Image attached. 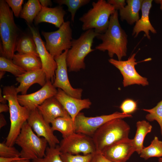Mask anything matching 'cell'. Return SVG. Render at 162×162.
Here are the masks:
<instances>
[{
	"label": "cell",
	"instance_id": "6da1fadb",
	"mask_svg": "<svg viewBox=\"0 0 162 162\" xmlns=\"http://www.w3.org/2000/svg\"><path fill=\"white\" fill-rule=\"evenodd\" d=\"M96 38L102 42L95 47V50L103 52L107 51L111 58L115 54L118 60H121L126 56L128 36L119 23L117 10L110 16L109 26L106 31L99 34Z\"/></svg>",
	"mask_w": 162,
	"mask_h": 162
},
{
	"label": "cell",
	"instance_id": "7a4b0ae2",
	"mask_svg": "<svg viewBox=\"0 0 162 162\" xmlns=\"http://www.w3.org/2000/svg\"><path fill=\"white\" fill-rule=\"evenodd\" d=\"M122 119L117 118L108 121L92 136L96 152L102 153L111 146L129 138L130 127Z\"/></svg>",
	"mask_w": 162,
	"mask_h": 162
},
{
	"label": "cell",
	"instance_id": "3957f363",
	"mask_svg": "<svg viewBox=\"0 0 162 162\" xmlns=\"http://www.w3.org/2000/svg\"><path fill=\"white\" fill-rule=\"evenodd\" d=\"M0 35L1 56L12 60L19 39V30L12 10L3 0L0 1Z\"/></svg>",
	"mask_w": 162,
	"mask_h": 162
},
{
	"label": "cell",
	"instance_id": "277c9868",
	"mask_svg": "<svg viewBox=\"0 0 162 162\" xmlns=\"http://www.w3.org/2000/svg\"><path fill=\"white\" fill-rule=\"evenodd\" d=\"M98 34L94 29H89L82 33L78 38L72 40L71 47L68 50L66 57L69 72H77L85 69V58L95 50L92 47L94 38Z\"/></svg>",
	"mask_w": 162,
	"mask_h": 162
},
{
	"label": "cell",
	"instance_id": "5b68a950",
	"mask_svg": "<svg viewBox=\"0 0 162 162\" xmlns=\"http://www.w3.org/2000/svg\"><path fill=\"white\" fill-rule=\"evenodd\" d=\"M92 7L79 19L82 23L83 31L94 29L99 34L104 33L108 28L111 15L116 10L105 0H98L92 3Z\"/></svg>",
	"mask_w": 162,
	"mask_h": 162
},
{
	"label": "cell",
	"instance_id": "8992f818",
	"mask_svg": "<svg viewBox=\"0 0 162 162\" xmlns=\"http://www.w3.org/2000/svg\"><path fill=\"white\" fill-rule=\"evenodd\" d=\"M17 93L14 89L6 91L4 93V98L8 102L9 108L10 127L6 138L5 143L9 146H14L24 124L27 122L30 111L21 105L17 99Z\"/></svg>",
	"mask_w": 162,
	"mask_h": 162
},
{
	"label": "cell",
	"instance_id": "52a82bcc",
	"mask_svg": "<svg viewBox=\"0 0 162 162\" xmlns=\"http://www.w3.org/2000/svg\"><path fill=\"white\" fill-rule=\"evenodd\" d=\"M15 144L21 148L20 157L32 160L45 156L48 143L45 139L34 133L27 122L22 126Z\"/></svg>",
	"mask_w": 162,
	"mask_h": 162
},
{
	"label": "cell",
	"instance_id": "ba28073f",
	"mask_svg": "<svg viewBox=\"0 0 162 162\" xmlns=\"http://www.w3.org/2000/svg\"><path fill=\"white\" fill-rule=\"evenodd\" d=\"M47 50L54 57L61 54L63 51L71 47L72 30L69 21L64 22L59 29L50 32H42Z\"/></svg>",
	"mask_w": 162,
	"mask_h": 162
},
{
	"label": "cell",
	"instance_id": "9c48e42d",
	"mask_svg": "<svg viewBox=\"0 0 162 162\" xmlns=\"http://www.w3.org/2000/svg\"><path fill=\"white\" fill-rule=\"evenodd\" d=\"M132 117L131 114L118 112L93 117L86 116L84 113L80 112L74 121V132L92 137L98 128L109 121L117 118Z\"/></svg>",
	"mask_w": 162,
	"mask_h": 162
},
{
	"label": "cell",
	"instance_id": "30bf717a",
	"mask_svg": "<svg viewBox=\"0 0 162 162\" xmlns=\"http://www.w3.org/2000/svg\"><path fill=\"white\" fill-rule=\"evenodd\" d=\"M59 146L62 153L72 155L92 154L96 152L95 146L92 137L74 132L63 138Z\"/></svg>",
	"mask_w": 162,
	"mask_h": 162
},
{
	"label": "cell",
	"instance_id": "8fae6325",
	"mask_svg": "<svg viewBox=\"0 0 162 162\" xmlns=\"http://www.w3.org/2000/svg\"><path fill=\"white\" fill-rule=\"evenodd\" d=\"M136 53L133 54L126 61L118 60L111 58L109 62L118 69L122 75L124 87L134 84L145 86L149 84L147 79L141 76L137 72L135 65L140 62H136Z\"/></svg>",
	"mask_w": 162,
	"mask_h": 162
},
{
	"label": "cell",
	"instance_id": "7c38bea8",
	"mask_svg": "<svg viewBox=\"0 0 162 162\" xmlns=\"http://www.w3.org/2000/svg\"><path fill=\"white\" fill-rule=\"evenodd\" d=\"M68 50L64 51L61 54L54 58L57 67L53 83L56 88L62 90L68 95L74 98L81 99L83 90L81 88H74L71 85L68 74V68L66 57Z\"/></svg>",
	"mask_w": 162,
	"mask_h": 162
},
{
	"label": "cell",
	"instance_id": "4fadbf2b",
	"mask_svg": "<svg viewBox=\"0 0 162 162\" xmlns=\"http://www.w3.org/2000/svg\"><path fill=\"white\" fill-rule=\"evenodd\" d=\"M32 34L38 53L42 65V69L45 72L46 80L53 83L57 65L54 58L47 50L45 43L42 39L37 29L30 25L27 24Z\"/></svg>",
	"mask_w": 162,
	"mask_h": 162
},
{
	"label": "cell",
	"instance_id": "5bb4252c",
	"mask_svg": "<svg viewBox=\"0 0 162 162\" xmlns=\"http://www.w3.org/2000/svg\"><path fill=\"white\" fill-rule=\"evenodd\" d=\"M57 90L50 80H46L45 84L38 91L32 93L19 95L17 99L20 104L26 107L30 112L37 109L46 99L54 97Z\"/></svg>",
	"mask_w": 162,
	"mask_h": 162
},
{
	"label": "cell",
	"instance_id": "9a60e30c",
	"mask_svg": "<svg viewBox=\"0 0 162 162\" xmlns=\"http://www.w3.org/2000/svg\"><path fill=\"white\" fill-rule=\"evenodd\" d=\"M27 122L38 136L46 140L50 147H55L60 143L50 124L45 121L37 109L30 112Z\"/></svg>",
	"mask_w": 162,
	"mask_h": 162
},
{
	"label": "cell",
	"instance_id": "2e32d148",
	"mask_svg": "<svg viewBox=\"0 0 162 162\" xmlns=\"http://www.w3.org/2000/svg\"><path fill=\"white\" fill-rule=\"evenodd\" d=\"M55 97L62 105L74 122L81 111L90 108L92 105V102L89 99H82L74 98L59 88H58Z\"/></svg>",
	"mask_w": 162,
	"mask_h": 162
},
{
	"label": "cell",
	"instance_id": "e0dca14e",
	"mask_svg": "<svg viewBox=\"0 0 162 162\" xmlns=\"http://www.w3.org/2000/svg\"><path fill=\"white\" fill-rule=\"evenodd\" d=\"M135 152L132 139H128L109 147L102 154L113 162H126Z\"/></svg>",
	"mask_w": 162,
	"mask_h": 162
},
{
	"label": "cell",
	"instance_id": "ac0fdd59",
	"mask_svg": "<svg viewBox=\"0 0 162 162\" xmlns=\"http://www.w3.org/2000/svg\"><path fill=\"white\" fill-rule=\"evenodd\" d=\"M37 109L45 121L50 124L58 117L70 116L55 96L46 99Z\"/></svg>",
	"mask_w": 162,
	"mask_h": 162
},
{
	"label": "cell",
	"instance_id": "d6986e66",
	"mask_svg": "<svg viewBox=\"0 0 162 162\" xmlns=\"http://www.w3.org/2000/svg\"><path fill=\"white\" fill-rule=\"evenodd\" d=\"M16 80L20 83L19 86L16 88V92L22 94H26L32 85L37 83L42 87L46 81V74L42 69L26 71L16 77Z\"/></svg>",
	"mask_w": 162,
	"mask_h": 162
},
{
	"label": "cell",
	"instance_id": "ffe728a7",
	"mask_svg": "<svg viewBox=\"0 0 162 162\" xmlns=\"http://www.w3.org/2000/svg\"><path fill=\"white\" fill-rule=\"evenodd\" d=\"M66 13L61 6L54 8L43 7L34 20L36 25L46 22L59 28L64 22V17Z\"/></svg>",
	"mask_w": 162,
	"mask_h": 162
},
{
	"label": "cell",
	"instance_id": "44dd1931",
	"mask_svg": "<svg viewBox=\"0 0 162 162\" xmlns=\"http://www.w3.org/2000/svg\"><path fill=\"white\" fill-rule=\"evenodd\" d=\"M152 0H143L141 10V17L136 22L134 26L132 35L134 38L137 37L142 31L145 32L146 36L148 39H150L149 32L153 34L157 33L156 30L152 26L149 19L150 10L152 5Z\"/></svg>",
	"mask_w": 162,
	"mask_h": 162
},
{
	"label": "cell",
	"instance_id": "7402d4cb",
	"mask_svg": "<svg viewBox=\"0 0 162 162\" xmlns=\"http://www.w3.org/2000/svg\"><path fill=\"white\" fill-rule=\"evenodd\" d=\"M142 0H127V5L119 10L122 21L126 20L130 25L136 22L139 19V12L141 9Z\"/></svg>",
	"mask_w": 162,
	"mask_h": 162
},
{
	"label": "cell",
	"instance_id": "603a6c76",
	"mask_svg": "<svg viewBox=\"0 0 162 162\" xmlns=\"http://www.w3.org/2000/svg\"><path fill=\"white\" fill-rule=\"evenodd\" d=\"M15 64L27 71L42 69V65L39 57L34 56L14 54L12 60Z\"/></svg>",
	"mask_w": 162,
	"mask_h": 162
},
{
	"label": "cell",
	"instance_id": "cb8c5ba5",
	"mask_svg": "<svg viewBox=\"0 0 162 162\" xmlns=\"http://www.w3.org/2000/svg\"><path fill=\"white\" fill-rule=\"evenodd\" d=\"M136 130L133 140V143L135 152L139 154L144 147L143 143L147 134L151 132L152 126L145 120L138 121L136 123Z\"/></svg>",
	"mask_w": 162,
	"mask_h": 162
},
{
	"label": "cell",
	"instance_id": "d4e9b609",
	"mask_svg": "<svg viewBox=\"0 0 162 162\" xmlns=\"http://www.w3.org/2000/svg\"><path fill=\"white\" fill-rule=\"evenodd\" d=\"M51 124L53 130L60 132L63 138L66 137L75 132L74 122L70 116L57 118Z\"/></svg>",
	"mask_w": 162,
	"mask_h": 162
},
{
	"label": "cell",
	"instance_id": "484cf974",
	"mask_svg": "<svg viewBox=\"0 0 162 162\" xmlns=\"http://www.w3.org/2000/svg\"><path fill=\"white\" fill-rule=\"evenodd\" d=\"M15 51L20 54L39 57L33 37L27 35H24L18 39L16 46Z\"/></svg>",
	"mask_w": 162,
	"mask_h": 162
},
{
	"label": "cell",
	"instance_id": "4316f807",
	"mask_svg": "<svg viewBox=\"0 0 162 162\" xmlns=\"http://www.w3.org/2000/svg\"><path fill=\"white\" fill-rule=\"evenodd\" d=\"M42 8L38 0H28L24 5L20 16L31 24Z\"/></svg>",
	"mask_w": 162,
	"mask_h": 162
},
{
	"label": "cell",
	"instance_id": "83f0119b",
	"mask_svg": "<svg viewBox=\"0 0 162 162\" xmlns=\"http://www.w3.org/2000/svg\"><path fill=\"white\" fill-rule=\"evenodd\" d=\"M140 157L147 160L150 158L162 157V141L155 136L150 144L144 147L140 154Z\"/></svg>",
	"mask_w": 162,
	"mask_h": 162
},
{
	"label": "cell",
	"instance_id": "f1b7e54d",
	"mask_svg": "<svg viewBox=\"0 0 162 162\" xmlns=\"http://www.w3.org/2000/svg\"><path fill=\"white\" fill-rule=\"evenodd\" d=\"M61 153L58 146L55 147L47 146L43 158L32 161L33 162H63L61 157Z\"/></svg>",
	"mask_w": 162,
	"mask_h": 162
},
{
	"label": "cell",
	"instance_id": "f546056e",
	"mask_svg": "<svg viewBox=\"0 0 162 162\" xmlns=\"http://www.w3.org/2000/svg\"><path fill=\"white\" fill-rule=\"evenodd\" d=\"M54 1L60 6L64 4L68 8V10L71 14V20L74 22L77 10L81 7L89 3L90 0H56Z\"/></svg>",
	"mask_w": 162,
	"mask_h": 162
},
{
	"label": "cell",
	"instance_id": "4dcf8cb0",
	"mask_svg": "<svg viewBox=\"0 0 162 162\" xmlns=\"http://www.w3.org/2000/svg\"><path fill=\"white\" fill-rule=\"evenodd\" d=\"M0 70L10 72L16 77L26 72L14 64L12 60L2 56L0 57Z\"/></svg>",
	"mask_w": 162,
	"mask_h": 162
},
{
	"label": "cell",
	"instance_id": "1f68e13d",
	"mask_svg": "<svg viewBox=\"0 0 162 162\" xmlns=\"http://www.w3.org/2000/svg\"><path fill=\"white\" fill-rule=\"evenodd\" d=\"M143 110L149 113L146 116V118L148 121H156L158 122L162 136V100L153 108L149 109H143Z\"/></svg>",
	"mask_w": 162,
	"mask_h": 162
},
{
	"label": "cell",
	"instance_id": "d6a6232c",
	"mask_svg": "<svg viewBox=\"0 0 162 162\" xmlns=\"http://www.w3.org/2000/svg\"><path fill=\"white\" fill-rule=\"evenodd\" d=\"M92 154L72 155L62 153L61 157L63 162H91Z\"/></svg>",
	"mask_w": 162,
	"mask_h": 162
},
{
	"label": "cell",
	"instance_id": "836d02e7",
	"mask_svg": "<svg viewBox=\"0 0 162 162\" xmlns=\"http://www.w3.org/2000/svg\"><path fill=\"white\" fill-rule=\"evenodd\" d=\"M20 156V152L14 146H8L5 142L0 143V157L15 158Z\"/></svg>",
	"mask_w": 162,
	"mask_h": 162
},
{
	"label": "cell",
	"instance_id": "e575fe53",
	"mask_svg": "<svg viewBox=\"0 0 162 162\" xmlns=\"http://www.w3.org/2000/svg\"><path fill=\"white\" fill-rule=\"evenodd\" d=\"M136 101L130 99H127L121 104L120 108L122 112L130 114L135 112L137 109Z\"/></svg>",
	"mask_w": 162,
	"mask_h": 162
},
{
	"label": "cell",
	"instance_id": "d590c367",
	"mask_svg": "<svg viewBox=\"0 0 162 162\" xmlns=\"http://www.w3.org/2000/svg\"><path fill=\"white\" fill-rule=\"evenodd\" d=\"M6 2L10 7L14 16L16 17L20 16L22 9L23 0H6Z\"/></svg>",
	"mask_w": 162,
	"mask_h": 162
},
{
	"label": "cell",
	"instance_id": "8d00e7d4",
	"mask_svg": "<svg viewBox=\"0 0 162 162\" xmlns=\"http://www.w3.org/2000/svg\"><path fill=\"white\" fill-rule=\"evenodd\" d=\"M91 162H113L106 158L100 152H95L92 154Z\"/></svg>",
	"mask_w": 162,
	"mask_h": 162
},
{
	"label": "cell",
	"instance_id": "74e56055",
	"mask_svg": "<svg viewBox=\"0 0 162 162\" xmlns=\"http://www.w3.org/2000/svg\"><path fill=\"white\" fill-rule=\"evenodd\" d=\"M107 2L112 5L116 10L123 8L126 4V2L124 0H108Z\"/></svg>",
	"mask_w": 162,
	"mask_h": 162
},
{
	"label": "cell",
	"instance_id": "f35d334b",
	"mask_svg": "<svg viewBox=\"0 0 162 162\" xmlns=\"http://www.w3.org/2000/svg\"><path fill=\"white\" fill-rule=\"evenodd\" d=\"M21 157L5 158L0 157V162H12L14 160L20 159Z\"/></svg>",
	"mask_w": 162,
	"mask_h": 162
},
{
	"label": "cell",
	"instance_id": "ab89813d",
	"mask_svg": "<svg viewBox=\"0 0 162 162\" xmlns=\"http://www.w3.org/2000/svg\"><path fill=\"white\" fill-rule=\"evenodd\" d=\"M9 111V108L8 105L6 104H0V113L7 112Z\"/></svg>",
	"mask_w": 162,
	"mask_h": 162
},
{
	"label": "cell",
	"instance_id": "60d3db41",
	"mask_svg": "<svg viewBox=\"0 0 162 162\" xmlns=\"http://www.w3.org/2000/svg\"><path fill=\"white\" fill-rule=\"evenodd\" d=\"M41 6L43 7H48L51 6L52 4L51 0H39Z\"/></svg>",
	"mask_w": 162,
	"mask_h": 162
},
{
	"label": "cell",
	"instance_id": "b9f144b4",
	"mask_svg": "<svg viewBox=\"0 0 162 162\" xmlns=\"http://www.w3.org/2000/svg\"><path fill=\"white\" fill-rule=\"evenodd\" d=\"M7 124V122L4 116L2 113L0 114V128L5 126Z\"/></svg>",
	"mask_w": 162,
	"mask_h": 162
},
{
	"label": "cell",
	"instance_id": "7bdbcfd3",
	"mask_svg": "<svg viewBox=\"0 0 162 162\" xmlns=\"http://www.w3.org/2000/svg\"><path fill=\"white\" fill-rule=\"evenodd\" d=\"M2 90L1 88H0V102L3 104H6L7 100L4 98L3 95H2Z\"/></svg>",
	"mask_w": 162,
	"mask_h": 162
},
{
	"label": "cell",
	"instance_id": "ee69618b",
	"mask_svg": "<svg viewBox=\"0 0 162 162\" xmlns=\"http://www.w3.org/2000/svg\"><path fill=\"white\" fill-rule=\"evenodd\" d=\"M30 160L21 158L20 159L16 160L12 162H31Z\"/></svg>",
	"mask_w": 162,
	"mask_h": 162
},
{
	"label": "cell",
	"instance_id": "f6af8a7d",
	"mask_svg": "<svg viewBox=\"0 0 162 162\" xmlns=\"http://www.w3.org/2000/svg\"><path fill=\"white\" fill-rule=\"evenodd\" d=\"M155 2L160 4V9L162 10V0H155Z\"/></svg>",
	"mask_w": 162,
	"mask_h": 162
},
{
	"label": "cell",
	"instance_id": "bcb514c9",
	"mask_svg": "<svg viewBox=\"0 0 162 162\" xmlns=\"http://www.w3.org/2000/svg\"><path fill=\"white\" fill-rule=\"evenodd\" d=\"M5 71L0 70V79H1L5 73Z\"/></svg>",
	"mask_w": 162,
	"mask_h": 162
},
{
	"label": "cell",
	"instance_id": "7dc6e473",
	"mask_svg": "<svg viewBox=\"0 0 162 162\" xmlns=\"http://www.w3.org/2000/svg\"><path fill=\"white\" fill-rule=\"evenodd\" d=\"M158 162H162V157L159 158L158 160Z\"/></svg>",
	"mask_w": 162,
	"mask_h": 162
},
{
	"label": "cell",
	"instance_id": "c3c4849f",
	"mask_svg": "<svg viewBox=\"0 0 162 162\" xmlns=\"http://www.w3.org/2000/svg\"><path fill=\"white\" fill-rule=\"evenodd\" d=\"M31 162H33V161H31Z\"/></svg>",
	"mask_w": 162,
	"mask_h": 162
}]
</instances>
